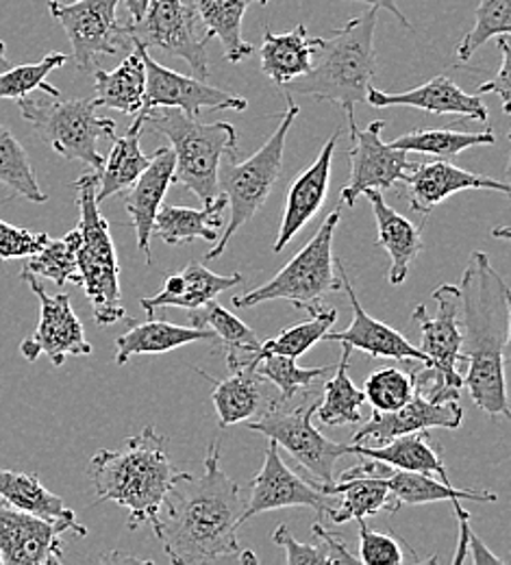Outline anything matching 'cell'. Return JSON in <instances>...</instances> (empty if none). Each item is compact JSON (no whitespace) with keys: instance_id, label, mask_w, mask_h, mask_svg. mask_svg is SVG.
<instances>
[{"instance_id":"cell-24","label":"cell","mask_w":511,"mask_h":565,"mask_svg":"<svg viewBox=\"0 0 511 565\" xmlns=\"http://www.w3.org/2000/svg\"><path fill=\"white\" fill-rule=\"evenodd\" d=\"M403 183L407 185L412 210L423 215H429L450 194H457L464 190H494L505 196L510 194L508 183L461 170L441 159L429 161V163L416 161V166L407 172Z\"/></svg>"},{"instance_id":"cell-48","label":"cell","mask_w":511,"mask_h":565,"mask_svg":"<svg viewBox=\"0 0 511 565\" xmlns=\"http://www.w3.org/2000/svg\"><path fill=\"white\" fill-rule=\"evenodd\" d=\"M360 526V564L365 565H401L407 562L405 546L385 533L368 529L365 520H355Z\"/></svg>"},{"instance_id":"cell-10","label":"cell","mask_w":511,"mask_h":565,"mask_svg":"<svg viewBox=\"0 0 511 565\" xmlns=\"http://www.w3.org/2000/svg\"><path fill=\"white\" fill-rule=\"evenodd\" d=\"M288 98V109L279 114V127L275 134L268 138V141L246 161H231V170L224 179V196L228 201L231 217L220 233L216 248L205 255V262H214L226 250L228 242L233 235L262 210V205L268 201L275 183L281 177L284 170V152H286V140L292 129L296 116L300 114V107L294 103V94L286 92Z\"/></svg>"},{"instance_id":"cell-53","label":"cell","mask_w":511,"mask_h":565,"mask_svg":"<svg viewBox=\"0 0 511 565\" xmlns=\"http://www.w3.org/2000/svg\"><path fill=\"white\" fill-rule=\"evenodd\" d=\"M455 507V515L459 522V544H457V553L453 557V565H461L468 559V533H470V513L459 504V500L453 502Z\"/></svg>"},{"instance_id":"cell-60","label":"cell","mask_w":511,"mask_h":565,"mask_svg":"<svg viewBox=\"0 0 511 565\" xmlns=\"http://www.w3.org/2000/svg\"><path fill=\"white\" fill-rule=\"evenodd\" d=\"M255 2H259V4H268V0H255Z\"/></svg>"},{"instance_id":"cell-30","label":"cell","mask_w":511,"mask_h":565,"mask_svg":"<svg viewBox=\"0 0 511 565\" xmlns=\"http://www.w3.org/2000/svg\"><path fill=\"white\" fill-rule=\"evenodd\" d=\"M145 129V111L138 114L125 138H114V148L103 166L96 170V203L103 205L111 196L127 192L147 170L150 157L140 148Z\"/></svg>"},{"instance_id":"cell-26","label":"cell","mask_w":511,"mask_h":565,"mask_svg":"<svg viewBox=\"0 0 511 565\" xmlns=\"http://www.w3.org/2000/svg\"><path fill=\"white\" fill-rule=\"evenodd\" d=\"M364 196L370 201L374 220H376V228H379L376 242H379V246L385 248V253L390 257L387 279L392 285H401V282L407 281V275H409L416 257L423 250L425 220L420 224H414L405 215L392 210L385 203L383 192H379V190H368L364 192Z\"/></svg>"},{"instance_id":"cell-45","label":"cell","mask_w":511,"mask_h":565,"mask_svg":"<svg viewBox=\"0 0 511 565\" xmlns=\"http://www.w3.org/2000/svg\"><path fill=\"white\" fill-rule=\"evenodd\" d=\"M511 0H481L475 15V26L457 46V60L470 62L472 55L492 38L510 35Z\"/></svg>"},{"instance_id":"cell-13","label":"cell","mask_w":511,"mask_h":565,"mask_svg":"<svg viewBox=\"0 0 511 565\" xmlns=\"http://www.w3.org/2000/svg\"><path fill=\"white\" fill-rule=\"evenodd\" d=\"M118 4L120 0H51V15L64 26L78 71H94L100 55H118L129 46L125 24L118 22Z\"/></svg>"},{"instance_id":"cell-3","label":"cell","mask_w":511,"mask_h":565,"mask_svg":"<svg viewBox=\"0 0 511 565\" xmlns=\"http://www.w3.org/2000/svg\"><path fill=\"white\" fill-rule=\"evenodd\" d=\"M98 500L129 511V531L150 524L177 470L168 457V437L152 426L129 437L120 450H98L87 466Z\"/></svg>"},{"instance_id":"cell-50","label":"cell","mask_w":511,"mask_h":565,"mask_svg":"<svg viewBox=\"0 0 511 565\" xmlns=\"http://www.w3.org/2000/svg\"><path fill=\"white\" fill-rule=\"evenodd\" d=\"M273 542L279 544L286 551V564H331V555L327 546L320 544H300L290 535V529L286 524H279L273 533Z\"/></svg>"},{"instance_id":"cell-47","label":"cell","mask_w":511,"mask_h":565,"mask_svg":"<svg viewBox=\"0 0 511 565\" xmlns=\"http://www.w3.org/2000/svg\"><path fill=\"white\" fill-rule=\"evenodd\" d=\"M365 401L374 412H396L414 396V381L409 370L381 367L364 383Z\"/></svg>"},{"instance_id":"cell-39","label":"cell","mask_w":511,"mask_h":565,"mask_svg":"<svg viewBox=\"0 0 511 565\" xmlns=\"http://www.w3.org/2000/svg\"><path fill=\"white\" fill-rule=\"evenodd\" d=\"M353 347L342 344V359L336 365V374L324 383V398L316 409V416L324 426H344V424L362 423L364 407V390H360L349 376V361Z\"/></svg>"},{"instance_id":"cell-5","label":"cell","mask_w":511,"mask_h":565,"mask_svg":"<svg viewBox=\"0 0 511 565\" xmlns=\"http://www.w3.org/2000/svg\"><path fill=\"white\" fill-rule=\"evenodd\" d=\"M78 192V224L73 228L74 257L81 287L92 305L98 327H109L127 318L120 289V268L109 224L96 203V172H87L73 183Z\"/></svg>"},{"instance_id":"cell-57","label":"cell","mask_w":511,"mask_h":565,"mask_svg":"<svg viewBox=\"0 0 511 565\" xmlns=\"http://www.w3.org/2000/svg\"><path fill=\"white\" fill-rule=\"evenodd\" d=\"M103 562H111V564H116V562H125V564H145L142 559H138V557H131V555H120V553H109V555H103Z\"/></svg>"},{"instance_id":"cell-34","label":"cell","mask_w":511,"mask_h":565,"mask_svg":"<svg viewBox=\"0 0 511 565\" xmlns=\"http://www.w3.org/2000/svg\"><path fill=\"white\" fill-rule=\"evenodd\" d=\"M316 40L307 35L302 24L294 26L290 33L275 35L270 26L264 29V44L259 51L262 72L277 85H286L294 78L311 71Z\"/></svg>"},{"instance_id":"cell-40","label":"cell","mask_w":511,"mask_h":565,"mask_svg":"<svg viewBox=\"0 0 511 565\" xmlns=\"http://www.w3.org/2000/svg\"><path fill=\"white\" fill-rule=\"evenodd\" d=\"M497 136L494 131H455L448 129H414L394 141L390 146L401 148L405 152H425L436 157H457L459 152L475 148V146H494Z\"/></svg>"},{"instance_id":"cell-1","label":"cell","mask_w":511,"mask_h":565,"mask_svg":"<svg viewBox=\"0 0 511 565\" xmlns=\"http://www.w3.org/2000/svg\"><path fill=\"white\" fill-rule=\"evenodd\" d=\"M220 441L205 455V472H177L150 520L155 537L174 565L216 564L237 557V529L246 498L239 486L220 470Z\"/></svg>"},{"instance_id":"cell-36","label":"cell","mask_w":511,"mask_h":565,"mask_svg":"<svg viewBox=\"0 0 511 565\" xmlns=\"http://www.w3.org/2000/svg\"><path fill=\"white\" fill-rule=\"evenodd\" d=\"M251 2L255 0H192L205 31L210 38H219L224 57L231 64H239L255 51L242 35V20Z\"/></svg>"},{"instance_id":"cell-31","label":"cell","mask_w":511,"mask_h":565,"mask_svg":"<svg viewBox=\"0 0 511 565\" xmlns=\"http://www.w3.org/2000/svg\"><path fill=\"white\" fill-rule=\"evenodd\" d=\"M205 379H210L214 383V392H212V401L216 405V414H219L220 426H231V424L246 423L253 420L257 416H262L268 405L273 403L270 398L264 396L262 385L266 383L257 370L253 367V363L233 370L228 379L224 381H214L210 374L199 372Z\"/></svg>"},{"instance_id":"cell-38","label":"cell","mask_w":511,"mask_h":565,"mask_svg":"<svg viewBox=\"0 0 511 565\" xmlns=\"http://www.w3.org/2000/svg\"><path fill=\"white\" fill-rule=\"evenodd\" d=\"M0 498L11 507L40 515L44 520H64L76 522L74 511H71L60 495L49 492L38 475L13 472L0 468Z\"/></svg>"},{"instance_id":"cell-4","label":"cell","mask_w":511,"mask_h":565,"mask_svg":"<svg viewBox=\"0 0 511 565\" xmlns=\"http://www.w3.org/2000/svg\"><path fill=\"white\" fill-rule=\"evenodd\" d=\"M376 7L365 9L329 40L316 38L311 71L286 83V92L336 103L344 109L347 118L355 116V105L365 103L376 72Z\"/></svg>"},{"instance_id":"cell-55","label":"cell","mask_w":511,"mask_h":565,"mask_svg":"<svg viewBox=\"0 0 511 565\" xmlns=\"http://www.w3.org/2000/svg\"><path fill=\"white\" fill-rule=\"evenodd\" d=\"M358 2H365L368 7H376V9H385V11H390L403 26H409V20H407V15L398 9V4H396V0H358Z\"/></svg>"},{"instance_id":"cell-9","label":"cell","mask_w":511,"mask_h":565,"mask_svg":"<svg viewBox=\"0 0 511 565\" xmlns=\"http://www.w3.org/2000/svg\"><path fill=\"white\" fill-rule=\"evenodd\" d=\"M340 217L342 212L340 207H336L324 217L309 244L296 253L288 266H284L270 281L255 287L253 291L235 296L233 307L248 309L270 300H286L296 309H305L309 313L320 305L327 294L338 291L342 281L340 275H336L333 235Z\"/></svg>"},{"instance_id":"cell-12","label":"cell","mask_w":511,"mask_h":565,"mask_svg":"<svg viewBox=\"0 0 511 565\" xmlns=\"http://www.w3.org/2000/svg\"><path fill=\"white\" fill-rule=\"evenodd\" d=\"M125 33L147 49H161L188 62L196 78L210 76L207 42L212 40L192 4L183 0H150L140 22H127Z\"/></svg>"},{"instance_id":"cell-19","label":"cell","mask_w":511,"mask_h":565,"mask_svg":"<svg viewBox=\"0 0 511 565\" xmlns=\"http://www.w3.org/2000/svg\"><path fill=\"white\" fill-rule=\"evenodd\" d=\"M365 459V457H364ZM394 468L365 459L364 463L349 468L338 481L320 483L322 494L342 495L340 507H331L327 515L333 524H344L351 520H365L381 511L394 513V500L387 488V479Z\"/></svg>"},{"instance_id":"cell-29","label":"cell","mask_w":511,"mask_h":565,"mask_svg":"<svg viewBox=\"0 0 511 565\" xmlns=\"http://www.w3.org/2000/svg\"><path fill=\"white\" fill-rule=\"evenodd\" d=\"M129 322L131 329L116 340V365H125L129 359L140 354L170 353L194 342L214 340V333L210 329H199L192 324L181 327L168 320H155L152 316H148V322L138 324V320L134 318Z\"/></svg>"},{"instance_id":"cell-44","label":"cell","mask_w":511,"mask_h":565,"mask_svg":"<svg viewBox=\"0 0 511 565\" xmlns=\"http://www.w3.org/2000/svg\"><path fill=\"white\" fill-rule=\"evenodd\" d=\"M68 64V55L64 53H49L44 60L18 68H7L0 72V100H18L33 92H44L51 96H62L57 87H53L46 78L49 74Z\"/></svg>"},{"instance_id":"cell-21","label":"cell","mask_w":511,"mask_h":565,"mask_svg":"<svg viewBox=\"0 0 511 565\" xmlns=\"http://www.w3.org/2000/svg\"><path fill=\"white\" fill-rule=\"evenodd\" d=\"M464 423V409L459 401L432 403L418 392L396 412H374L370 420L353 435L351 444L381 446L398 435L429 430V428H448L455 430Z\"/></svg>"},{"instance_id":"cell-2","label":"cell","mask_w":511,"mask_h":565,"mask_svg":"<svg viewBox=\"0 0 511 565\" xmlns=\"http://www.w3.org/2000/svg\"><path fill=\"white\" fill-rule=\"evenodd\" d=\"M464 385L488 416L510 418L505 353L510 347L511 300L505 279L486 253H472L459 282Z\"/></svg>"},{"instance_id":"cell-51","label":"cell","mask_w":511,"mask_h":565,"mask_svg":"<svg viewBox=\"0 0 511 565\" xmlns=\"http://www.w3.org/2000/svg\"><path fill=\"white\" fill-rule=\"evenodd\" d=\"M499 51H501V68L497 72V76L488 83H483L475 94L483 96L488 92H494L499 94L501 98V105H503V111L510 114V98H511V74H510V35H499Z\"/></svg>"},{"instance_id":"cell-14","label":"cell","mask_w":511,"mask_h":565,"mask_svg":"<svg viewBox=\"0 0 511 565\" xmlns=\"http://www.w3.org/2000/svg\"><path fill=\"white\" fill-rule=\"evenodd\" d=\"M87 535L78 522L44 520L0 498V559L4 565H57L64 562L62 535Z\"/></svg>"},{"instance_id":"cell-28","label":"cell","mask_w":511,"mask_h":565,"mask_svg":"<svg viewBox=\"0 0 511 565\" xmlns=\"http://www.w3.org/2000/svg\"><path fill=\"white\" fill-rule=\"evenodd\" d=\"M349 446H351V455L381 461L394 470L438 475L441 477V481L450 483L448 472L441 461V450L427 430L398 435L381 446H364V444H349Z\"/></svg>"},{"instance_id":"cell-17","label":"cell","mask_w":511,"mask_h":565,"mask_svg":"<svg viewBox=\"0 0 511 565\" xmlns=\"http://www.w3.org/2000/svg\"><path fill=\"white\" fill-rule=\"evenodd\" d=\"M20 277L40 300V322L35 333L20 344L22 356L33 363L40 354H46L53 365H64L68 356L92 354V344L85 340L83 324L73 311L71 294H46V289L26 270H22Z\"/></svg>"},{"instance_id":"cell-6","label":"cell","mask_w":511,"mask_h":565,"mask_svg":"<svg viewBox=\"0 0 511 565\" xmlns=\"http://www.w3.org/2000/svg\"><path fill=\"white\" fill-rule=\"evenodd\" d=\"M145 127L163 136L174 150V183H181L203 203L216 199L220 159H237V131L228 122H199L177 107H155L145 114Z\"/></svg>"},{"instance_id":"cell-27","label":"cell","mask_w":511,"mask_h":565,"mask_svg":"<svg viewBox=\"0 0 511 565\" xmlns=\"http://www.w3.org/2000/svg\"><path fill=\"white\" fill-rule=\"evenodd\" d=\"M242 281V275H216L203 264L192 262L185 266V270L170 275L157 296L140 298V307L147 311V316H152L157 307L196 309Z\"/></svg>"},{"instance_id":"cell-56","label":"cell","mask_w":511,"mask_h":565,"mask_svg":"<svg viewBox=\"0 0 511 565\" xmlns=\"http://www.w3.org/2000/svg\"><path fill=\"white\" fill-rule=\"evenodd\" d=\"M125 2H127V11H129V22H140L147 13L150 0H125Z\"/></svg>"},{"instance_id":"cell-59","label":"cell","mask_w":511,"mask_h":565,"mask_svg":"<svg viewBox=\"0 0 511 565\" xmlns=\"http://www.w3.org/2000/svg\"><path fill=\"white\" fill-rule=\"evenodd\" d=\"M239 562L242 564H257V557L248 551V553H244V555H239Z\"/></svg>"},{"instance_id":"cell-43","label":"cell","mask_w":511,"mask_h":565,"mask_svg":"<svg viewBox=\"0 0 511 565\" xmlns=\"http://www.w3.org/2000/svg\"><path fill=\"white\" fill-rule=\"evenodd\" d=\"M257 374L264 381H270L279 387L281 398L279 403H288L300 390H309V385L316 379H322V374L333 372L336 365H324V367H298L294 356L286 354H266L255 361H251Z\"/></svg>"},{"instance_id":"cell-25","label":"cell","mask_w":511,"mask_h":565,"mask_svg":"<svg viewBox=\"0 0 511 565\" xmlns=\"http://www.w3.org/2000/svg\"><path fill=\"white\" fill-rule=\"evenodd\" d=\"M172 183H174V150L170 146H161L150 157L147 170L138 177V181L125 194V210L131 217V224L138 237V248L147 257L148 266L152 264V253H150L152 222Z\"/></svg>"},{"instance_id":"cell-7","label":"cell","mask_w":511,"mask_h":565,"mask_svg":"<svg viewBox=\"0 0 511 565\" xmlns=\"http://www.w3.org/2000/svg\"><path fill=\"white\" fill-rule=\"evenodd\" d=\"M35 94V92H33ZM22 118L57 154L98 170L105 157L98 141L116 138V122L96 114V98L62 100L51 94L18 98Z\"/></svg>"},{"instance_id":"cell-33","label":"cell","mask_w":511,"mask_h":565,"mask_svg":"<svg viewBox=\"0 0 511 565\" xmlns=\"http://www.w3.org/2000/svg\"><path fill=\"white\" fill-rule=\"evenodd\" d=\"M190 322L192 327L210 329L214 333V340H219L220 351L224 354L231 372L248 365L262 349L259 335L253 329H248L239 318H235L231 311L220 307L216 298L192 309Z\"/></svg>"},{"instance_id":"cell-11","label":"cell","mask_w":511,"mask_h":565,"mask_svg":"<svg viewBox=\"0 0 511 565\" xmlns=\"http://www.w3.org/2000/svg\"><path fill=\"white\" fill-rule=\"evenodd\" d=\"M318 405L320 401H313L311 405L284 409V403L273 401L262 416L248 420V428L286 448L294 461L309 470L318 483H333L336 463L338 459L351 455V446L331 441L320 433V428L313 426Z\"/></svg>"},{"instance_id":"cell-18","label":"cell","mask_w":511,"mask_h":565,"mask_svg":"<svg viewBox=\"0 0 511 565\" xmlns=\"http://www.w3.org/2000/svg\"><path fill=\"white\" fill-rule=\"evenodd\" d=\"M329 495L322 494L320 483H309L292 472L279 455V446L270 441L266 448V459L262 472L251 483V498L244 504L242 524L253 515L288 509V507H307L313 509L320 518L331 509Z\"/></svg>"},{"instance_id":"cell-35","label":"cell","mask_w":511,"mask_h":565,"mask_svg":"<svg viewBox=\"0 0 511 565\" xmlns=\"http://www.w3.org/2000/svg\"><path fill=\"white\" fill-rule=\"evenodd\" d=\"M94 92L98 107H109L127 116H138L145 105L147 68L138 49L116 71L94 72Z\"/></svg>"},{"instance_id":"cell-23","label":"cell","mask_w":511,"mask_h":565,"mask_svg":"<svg viewBox=\"0 0 511 565\" xmlns=\"http://www.w3.org/2000/svg\"><path fill=\"white\" fill-rule=\"evenodd\" d=\"M340 136H342V131L338 129L320 148V154L316 157V161L305 172H300L298 179L294 181L292 188L288 192V199H286L281 228H279L277 242L273 246L275 253H284L294 237L316 217V213L322 210L327 194H329L331 166H333V154H336V146H338Z\"/></svg>"},{"instance_id":"cell-61","label":"cell","mask_w":511,"mask_h":565,"mask_svg":"<svg viewBox=\"0 0 511 565\" xmlns=\"http://www.w3.org/2000/svg\"><path fill=\"white\" fill-rule=\"evenodd\" d=\"M0 564H2V559H0Z\"/></svg>"},{"instance_id":"cell-32","label":"cell","mask_w":511,"mask_h":565,"mask_svg":"<svg viewBox=\"0 0 511 565\" xmlns=\"http://www.w3.org/2000/svg\"><path fill=\"white\" fill-rule=\"evenodd\" d=\"M228 201L222 194H216L210 203H205L203 210H190V207H172L163 205L155 215L152 222V235H157L163 244H188L194 239L205 242H219L220 228L224 224L222 213L226 210Z\"/></svg>"},{"instance_id":"cell-20","label":"cell","mask_w":511,"mask_h":565,"mask_svg":"<svg viewBox=\"0 0 511 565\" xmlns=\"http://www.w3.org/2000/svg\"><path fill=\"white\" fill-rule=\"evenodd\" d=\"M336 268L340 275L342 287L349 296L351 309H353V320L349 324V329L340 331V333H327L322 340L329 342H338V344H351L353 349L368 353L374 359H396V361H420L425 365H432V361L427 359V354L420 349H416L405 335H401L396 329H392L390 324L374 320L372 316L365 313L364 305L360 302L355 287L349 279V273L344 268L342 259H336Z\"/></svg>"},{"instance_id":"cell-52","label":"cell","mask_w":511,"mask_h":565,"mask_svg":"<svg viewBox=\"0 0 511 565\" xmlns=\"http://www.w3.org/2000/svg\"><path fill=\"white\" fill-rule=\"evenodd\" d=\"M311 531H313V537L320 540V542L327 546V551H329V555H331V564H360L358 555L349 553L347 542H344L340 535L327 531V529L322 526V522H316V524L311 526Z\"/></svg>"},{"instance_id":"cell-22","label":"cell","mask_w":511,"mask_h":565,"mask_svg":"<svg viewBox=\"0 0 511 565\" xmlns=\"http://www.w3.org/2000/svg\"><path fill=\"white\" fill-rule=\"evenodd\" d=\"M365 103L372 107H414L427 114H438V116H459L477 122L488 120V107L479 94H468L459 85L453 83L446 74L434 76L432 81L401 92V94H390L381 92L376 87H368Z\"/></svg>"},{"instance_id":"cell-49","label":"cell","mask_w":511,"mask_h":565,"mask_svg":"<svg viewBox=\"0 0 511 565\" xmlns=\"http://www.w3.org/2000/svg\"><path fill=\"white\" fill-rule=\"evenodd\" d=\"M49 233L26 231L0 220V262L22 259L40 253L49 244Z\"/></svg>"},{"instance_id":"cell-15","label":"cell","mask_w":511,"mask_h":565,"mask_svg":"<svg viewBox=\"0 0 511 565\" xmlns=\"http://www.w3.org/2000/svg\"><path fill=\"white\" fill-rule=\"evenodd\" d=\"M347 120L351 129V140L355 146L349 152L351 177L347 188L342 190V203L347 207H355V201L368 190L385 192L403 181L407 172L416 166V161H409L405 150L381 140V134L387 127L385 120L370 122L365 131L358 129L355 116Z\"/></svg>"},{"instance_id":"cell-8","label":"cell","mask_w":511,"mask_h":565,"mask_svg":"<svg viewBox=\"0 0 511 565\" xmlns=\"http://www.w3.org/2000/svg\"><path fill=\"white\" fill-rule=\"evenodd\" d=\"M438 302V316L432 318L425 305H418L412 313L420 327V351L427 354L432 365L420 361H405L414 381V392L432 403L459 401L464 379L457 372L461 351L459 329V285H439L432 294Z\"/></svg>"},{"instance_id":"cell-37","label":"cell","mask_w":511,"mask_h":565,"mask_svg":"<svg viewBox=\"0 0 511 565\" xmlns=\"http://www.w3.org/2000/svg\"><path fill=\"white\" fill-rule=\"evenodd\" d=\"M387 488L394 500V513L401 507L432 504L439 500H475V502H497V492H477V490H459L453 483L438 481L427 472H409V470H392L387 479Z\"/></svg>"},{"instance_id":"cell-58","label":"cell","mask_w":511,"mask_h":565,"mask_svg":"<svg viewBox=\"0 0 511 565\" xmlns=\"http://www.w3.org/2000/svg\"><path fill=\"white\" fill-rule=\"evenodd\" d=\"M9 68V62H7V55H4V42L0 40V72H4Z\"/></svg>"},{"instance_id":"cell-42","label":"cell","mask_w":511,"mask_h":565,"mask_svg":"<svg viewBox=\"0 0 511 565\" xmlns=\"http://www.w3.org/2000/svg\"><path fill=\"white\" fill-rule=\"evenodd\" d=\"M309 316H311L309 322H300L292 329H286L277 338L262 342V349H259V353L255 354V359L266 356V354H286V356L298 359L307 353L313 344H318L331 331V327L338 322V309H333V307L318 305L313 311H309Z\"/></svg>"},{"instance_id":"cell-16","label":"cell","mask_w":511,"mask_h":565,"mask_svg":"<svg viewBox=\"0 0 511 565\" xmlns=\"http://www.w3.org/2000/svg\"><path fill=\"white\" fill-rule=\"evenodd\" d=\"M131 46L138 49L147 68V92H145V105H142L145 114L155 107H177L185 116L199 118L203 109L244 111L248 107L246 98H242L239 94L224 92L203 78L185 76L157 64L150 57L145 44L131 40Z\"/></svg>"},{"instance_id":"cell-41","label":"cell","mask_w":511,"mask_h":565,"mask_svg":"<svg viewBox=\"0 0 511 565\" xmlns=\"http://www.w3.org/2000/svg\"><path fill=\"white\" fill-rule=\"evenodd\" d=\"M0 185L9 188L13 196H22L31 203H46L49 194L42 192L33 163L24 146L0 125Z\"/></svg>"},{"instance_id":"cell-46","label":"cell","mask_w":511,"mask_h":565,"mask_svg":"<svg viewBox=\"0 0 511 565\" xmlns=\"http://www.w3.org/2000/svg\"><path fill=\"white\" fill-rule=\"evenodd\" d=\"M24 270L33 277H44L64 287L66 282H74L81 287V275L76 268L74 257V233H66L62 239H49V244L31 255L24 264Z\"/></svg>"},{"instance_id":"cell-54","label":"cell","mask_w":511,"mask_h":565,"mask_svg":"<svg viewBox=\"0 0 511 565\" xmlns=\"http://www.w3.org/2000/svg\"><path fill=\"white\" fill-rule=\"evenodd\" d=\"M468 551L472 553V562L477 565H505V562H503L501 557H497L492 551H488V548H486V544H483V542H481L472 531L468 533Z\"/></svg>"}]
</instances>
